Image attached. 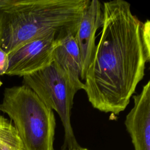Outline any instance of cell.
<instances>
[{
    "label": "cell",
    "instance_id": "6da1fadb",
    "mask_svg": "<svg viewBox=\"0 0 150 150\" xmlns=\"http://www.w3.org/2000/svg\"><path fill=\"white\" fill-rule=\"evenodd\" d=\"M98 43L87 69L84 91L95 109L118 115L145 75L150 58L142 40L143 22L124 0L104 2Z\"/></svg>",
    "mask_w": 150,
    "mask_h": 150
},
{
    "label": "cell",
    "instance_id": "ba28073f",
    "mask_svg": "<svg viewBox=\"0 0 150 150\" xmlns=\"http://www.w3.org/2000/svg\"><path fill=\"white\" fill-rule=\"evenodd\" d=\"M53 62L69 77L80 90H84L81 80L82 63L74 36L68 33L60 39L53 53Z\"/></svg>",
    "mask_w": 150,
    "mask_h": 150
},
{
    "label": "cell",
    "instance_id": "52a82bcc",
    "mask_svg": "<svg viewBox=\"0 0 150 150\" xmlns=\"http://www.w3.org/2000/svg\"><path fill=\"white\" fill-rule=\"evenodd\" d=\"M102 5L97 0H90L84 9L74 35L82 63L81 80H84L96 48V33L101 27Z\"/></svg>",
    "mask_w": 150,
    "mask_h": 150
},
{
    "label": "cell",
    "instance_id": "3957f363",
    "mask_svg": "<svg viewBox=\"0 0 150 150\" xmlns=\"http://www.w3.org/2000/svg\"><path fill=\"white\" fill-rule=\"evenodd\" d=\"M0 111L13 121L23 150H54L56 120L53 110L28 86L6 88Z\"/></svg>",
    "mask_w": 150,
    "mask_h": 150
},
{
    "label": "cell",
    "instance_id": "7a4b0ae2",
    "mask_svg": "<svg viewBox=\"0 0 150 150\" xmlns=\"http://www.w3.org/2000/svg\"><path fill=\"white\" fill-rule=\"evenodd\" d=\"M90 0H0V48L10 53L49 33L75 35Z\"/></svg>",
    "mask_w": 150,
    "mask_h": 150
},
{
    "label": "cell",
    "instance_id": "8992f818",
    "mask_svg": "<svg viewBox=\"0 0 150 150\" xmlns=\"http://www.w3.org/2000/svg\"><path fill=\"white\" fill-rule=\"evenodd\" d=\"M134 106L124 122L134 150H150V81L133 96Z\"/></svg>",
    "mask_w": 150,
    "mask_h": 150
},
{
    "label": "cell",
    "instance_id": "7c38bea8",
    "mask_svg": "<svg viewBox=\"0 0 150 150\" xmlns=\"http://www.w3.org/2000/svg\"><path fill=\"white\" fill-rule=\"evenodd\" d=\"M8 121V119H6L4 116L0 114V141L2 135L4 128L5 127L6 124Z\"/></svg>",
    "mask_w": 150,
    "mask_h": 150
},
{
    "label": "cell",
    "instance_id": "5b68a950",
    "mask_svg": "<svg viewBox=\"0 0 150 150\" xmlns=\"http://www.w3.org/2000/svg\"><path fill=\"white\" fill-rule=\"evenodd\" d=\"M60 38L49 33L36 38L10 53L5 74L23 77L50 65L53 61L54 51Z\"/></svg>",
    "mask_w": 150,
    "mask_h": 150
},
{
    "label": "cell",
    "instance_id": "9c48e42d",
    "mask_svg": "<svg viewBox=\"0 0 150 150\" xmlns=\"http://www.w3.org/2000/svg\"><path fill=\"white\" fill-rule=\"evenodd\" d=\"M0 150H23L17 131L9 120L6 124L0 141Z\"/></svg>",
    "mask_w": 150,
    "mask_h": 150
},
{
    "label": "cell",
    "instance_id": "4fadbf2b",
    "mask_svg": "<svg viewBox=\"0 0 150 150\" xmlns=\"http://www.w3.org/2000/svg\"><path fill=\"white\" fill-rule=\"evenodd\" d=\"M74 150H88V149H85V148H81L80 149H74Z\"/></svg>",
    "mask_w": 150,
    "mask_h": 150
},
{
    "label": "cell",
    "instance_id": "8fae6325",
    "mask_svg": "<svg viewBox=\"0 0 150 150\" xmlns=\"http://www.w3.org/2000/svg\"><path fill=\"white\" fill-rule=\"evenodd\" d=\"M8 66V54L0 48V76L5 74ZM2 84L0 80V86Z\"/></svg>",
    "mask_w": 150,
    "mask_h": 150
},
{
    "label": "cell",
    "instance_id": "277c9868",
    "mask_svg": "<svg viewBox=\"0 0 150 150\" xmlns=\"http://www.w3.org/2000/svg\"><path fill=\"white\" fill-rule=\"evenodd\" d=\"M23 79L25 85L58 114L64 131L62 150L80 149L71 124L73 100L79 88L53 61L48 66L23 76Z\"/></svg>",
    "mask_w": 150,
    "mask_h": 150
},
{
    "label": "cell",
    "instance_id": "30bf717a",
    "mask_svg": "<svg viewBox=\"0 0 150 150\" xmlns=\"http://www.w3.org/2000/svg\"><path fill=\"white\" fill-rule=\"evenodd\" d=\"M142 40L146 54L150 58V22L146 20L142 27Z\"/></svg>",
    "mask_w": 150,
    "mask_h": 150
}]
</instances>
